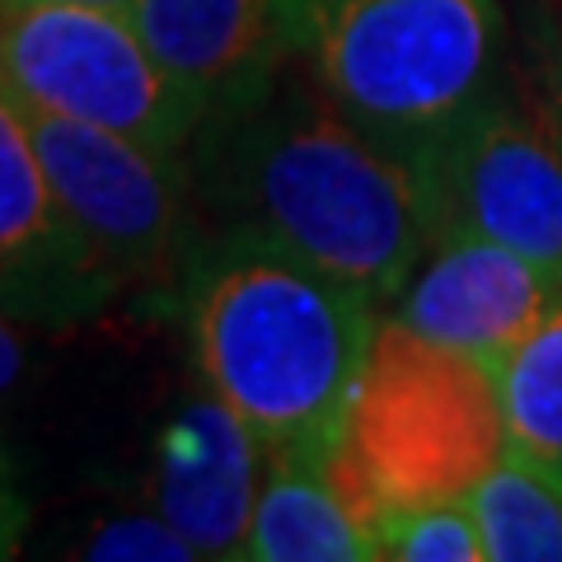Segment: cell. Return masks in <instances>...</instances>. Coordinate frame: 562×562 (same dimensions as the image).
Instances as JSON below:
<instances>
[{
    "mask_svg": "<svg viewBox=\"0 0 562 562\" xmlns=\"http://www.w3.org/2000/svg\"><path fill=\"white\" fill-rule=\"evenodd\" d=\"M558 295L562 277L525 254L469 231H436L403 281L394 319L497 371Z\"/></svg>",
    "mask_w": 562,
    "mask_h": 562,
    "instance_id": "30bf717a",
    "label": "cell"
},
{
    "mask_svg": "<svg viewBox=\"0 0 562 562\" xmlns=\"http://www.w3.org/2000/svg\"><path fill=\"white\" fill-rule=\"evenodd\" d=\"M244 558L254 562H375L380 543L338 473V450H272Z\"/></svg>",
    "mask_w": 562,
    "mask_h": 562,
    "instance_id": "7c38bea8",
    "label": "cell"
},
{
    "mask_svg": "<svg viewBox=\"0 0 562 562\" xmlns=\"http://www.w3.org/2000/svg\"><path fill=\"white\" fill-rule=\"evenodd\" d=\"M502 52L497 0H324L305 61L342 117L422 160L502 85Z\"/></svg>",
    "mask_w": 562,
    "mask_h": 562,
    "instance_id": "3957f363",
    "label": "cell"
},
{
    "mask_svg": "<svg viewBox=\"0 0 562 562\" xmlns=\"http://www.w3.org/2000/svg\"><path fill=\"white\" fill-rule=\"evenodd\" d=\"M0 94L179 155L202 113L150 57L127 10L0 5Z\"/></svg>",
    "mask_w": 562,
    "mask_h": 562,
    "instance_id": "5b68a950",
    "label": "cell"
},
{
    "mask_svg": "<svg viewBox=\"0 0 562 562\" xmlns=\"http://www.w3.org/2000/svg\"><path fill=\"white\" fill-rule=\"evenodd\" d=\"M76 553L99 562H198V549L155 506L94 525Z\"/></svg>",
    "mask_w": 562,
    "mask_h": 562,
    "instance_id": "2e32d148",
    "label": "cell"
},
{
    "mask_svg": "<svg viewBox=\"0 0 562 562\" xmlns=\"http://www.w3.org/2000/svg\"><path fill=\"white\" fill-rule=\"evenodd\" d=\"M492 562H562V464L506 446L469 492Z\"/></svg>",
    "mask_w": 562,
    "mask_h": 562,
    "instance_id": "4fadbf2b",
    "label": "cell"
},
{
    "mask_svg": "<svg viewBox=\"0 0 562 562\" xmlns=\"http://www.w3.org/2000/svg\"><path fill=\"white\" fill-rule=\"evenodd\" d=\"M24 366H29V342H24V333H20V319H14V314L0 305V398H5L14 384H20Z\"/></svg>",
    "mask_w": 562,
    "mask_h": 562,
    "instance_id": "ac0fdd59",
    "label": "cell"
},
{
    "mask_svg": "<svg viewBox=\"0 0 562 562\" xmlns=\"http://www.w3.org/2000/svg\"><path fill=\"white\" fill-rule=\"evenodd\" d=\"M506 446L562 464V295L497 371Z\"/></svg>",
    "mask_w": 562,
    "mask_h": 562,
    "instance_id": "5bb4252c",
    "label": "cell"
},
{
    "mask_svg": "<svg viewBox=\"0 0 562 562\" xmlns=\"http://www.w3.org/2000/svg\"><path fill=\"white\" fill-rule=\"evenodd\" d=\"M0 5H99V10H127L136 0H0Z\"/></svg>",
    "mask_w": 562,
    "mask_h": 562,
    "instance_id": "d6986e66",
    "label": "cell"
},
{
    "mask_svg": "<svg viewBox=\"0 0 562 562\" xmlns=\"http://www.w3.org/2000/svg\"><path fill=\"white\" fill-rule=\"evenodd\" d=\"M380 558L390 562H483V530L469 497L394 506L375 525Z\"/></svg>",
    "mask_w": 562,
    "mask_h": 562,
    "instance_id": "9a60e30c",
    "label": "cell"
},
{
    "mask_svg": "<svg viewBox=\"0 0 562 562\" xmlns=\"http://www.w3.org/2000/svg\"><path fill=\"white\" fill-rule=\"evenodd\" d=\"M221 127V202L235 231L301 254L371 301H398L436 235L427 173L319 94L277 90Z\"/></svg>",
    "mask_w": 562,
    "mask_h": 562,
    "instance_id": "7a4b0ae2",
    "label": "cell"
},
{
    "mask_svg": "<svg viewBox=\"0 0 562 562\" xmlns=\"http://www.w3.org/2000/svg\"><path fill=\"white\" fill-rule=\"evenodd\" d=\"M29 530V506H24V492L14 483V464L5 446H0V558H10L20 549V539Z\"/></svg>",
    "mask_w": 562,
    "mask_h": 562,
    "instance_id": "e0dca14e",
    "label": "cell"
},
{
    "mask_svg": "<svg viewBox=\"0 0 562 562\" xmlns=\"http://www.w3.org/2000/svg\"><path fill=\"white\" fill-rule=\"evenodd\" d=\"M268 450L231 403L188 398L155 441L150 506L179 530L198 558H244Z\"/></svg>",
    "mask_w": 562,
    "mask_h": 562,
    "instance_id": "8fae6325",
    "label": "cell"
},
{
    "mask_svg": "<svg viewBox=\"0 0 562 562\" xmlns=\"http://www.w3.org/2000/svg\"><path fill=\"white\" fill-rule=\"evenodd\" d=\"M24 113V109H20ZM61 211L122 286H173L188 244V179L169 150L70 117L24 113Z\"/></svg>",
    "mask_w": 562,
    "mask_h": 562,
    "instance_id": "52a82bcc",
    "label": "cell"
},
{
    "mask_svg": "<svg viewBox=\"0 0 562 562\" xmlns=\"http://www.w3.org/2000/svg\"><path fill=\"white\" fill-rule=\"evenodd\" d=\"M324 0H136L132 24L165 76L198 103L202 127L268 99L301 61Z\"/></svg>",
    "mask_w": 562,
    "mask_h": 562,
    "instance_id": "ba28073f",
    "label": "cell"
},
{
    "mask_svg": "<svg viewBox=\"0 0 562 562\" xmlns=\"http://www.w3.org/2000/svg\"><path fill=\"white\" fill-rule=\"evenodd\" d=\"M183 319L206 390L262 450H338L375 338V301L254 231L192 254Z\"/></svg>",
    "mask_w": 562,
    "mask_h": 562,
    "instance_id": "6da1fadb",
    "label": "cell"
},
{
    "mask_svg": "<svg viewBox=\"0 0 562 562\" xmlns=\"http://www.w3.org/2000/svg\"><path fill=\"white\" fill-rule=\"evenodd\" d=\"M502 450L497 375L403 319L375 324L338 446V473L371 530L394 506L469 497Z\"/></svg>",
    "mask_w": 562,
    "mask_h": 562,
    "instance_id": "277c9868",
    "label": "cell"
},
{
    "mask_svg": "<svg viewBox=\"0 0 562 562\" xmlns=\"http://www.w3.org/2000/svg\"><path fill=\"white\" fill-rule=\"evenodd\" d=\"M117 295L61 211L24 113L0 94V305L24 324H80Z\"/></svg>",
    "mask_w": 562,
    "mask_h": 562,
    "instance_id": "9c48e42d",
    "label": "cell"
},
{
    "mask_svg": "<svg viewBox=\"0 0 562 562\" xmlns=\"http://www.w3.org/2000/svg\"><path fill=\"white\" fill-rule=\"evenodd\" d=\"M436 231H469L562 277V122L492 90L422 155Z\"/></svg>",
    "mask_w": 562,
    "mask_h": 562,
    "instance_id": "8992f818",
    "label": "cell"
}]
</instances>
